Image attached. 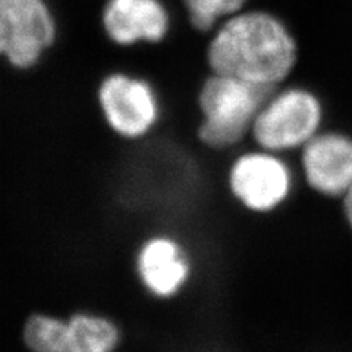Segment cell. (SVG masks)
Here are the masks:
<instances>
[{
  "label": "cell",
  "mask_w": 352,
  "mask_h": 352,
  "mask_svg": "<svg viewBox=\"0 0 352 352\" xmlns=\"http://www.w3.org/2000/svg\"><path fill=\"white\" fill-rule=\"evenodd\" d=\"M296 44L283 22L263 10L222 21L207 47L212 72L274 88L291 74Z\"/></svg>",
  "instance_id": "1"
},
{
  "label": "cell",
  "mask_w": 352,
  "mask_h": 352,
  "mask_svg": "<svg viewBox=\"0 0 352 352\" xmlns=\"http://www.w3.org/2000/svg\"><path fill=\"white\" fill-rule=\"evenodd\" d=\"M272 91L273 88L269 87L212 72L198 93V107L203 116L198 125L201 144L216 151L238 146L251 132L256 116Z\"/></svg>",
  "instance_id": "2"
},
{
  "label": "cell",
  "mask_w": 352,
  "mask_h": 352,
  "mask_svg": "<svg viewBox=\"0 0 352 352\" xmlns=\"http://www.w3.org/2000/svg\"><path fill=\"white\" fill-rule=\"evenodd\" d=\"M323 119L322 103L305 88H286L263 104L251 128L256 144L272 153L302 148L318 134Z\"/></svg>",
  "instance_id": "3"
},
{
  "label": "cell",
  "mask_w": 352,
  "mask_h": 352,
  "mask_svg": "<svg viewBox=\"0 0 352 352\" xmlns=\"http://www.w3.org/2000/svg\"><path fill=\"white\" fill-rule=\"evenodd\" d=\"M120 330L110 318L78 311L63 318L37 313L24 327V344L31 352H113Z\"/></svg>",
  "instance_id": "4"
},
{
  "label": "cell",
  "mask_w": 352,
  "mask_h": 352,
  "mask_svg": "<svg viewBox=\"0 0 352 352\" xmlns=\"http://www.w3.org/2000/svg\"><path fill=\"white\" fill-rule=\"evenodd\" d=\"M58 36L46 0H0V56L16 69H31Z\"/></svg>",
  "instance_id": "5"
},
{
  "label": "cell",
  "mask_w": 352,
  "mask_h": 352,
  "mask_svg": "<svg viewBox=\"0 0 352 352\" xmlns=\"http://www.w3.org/2000/svg\"><path fill=\"white\" fill-rule=\"evenodd\" d=\"M97 102L107 128L124 140H141L159 122L157 94L140 76L125 72L106 75L98 85Z\"/></svg>",
  "instance_id": "6"
},
{
  "label": "cell",
  "mask_w": 352,
  "mask_h": 352,
  "mask_svg": "<svg viewBox=\"0 0 352 352\" xmlns=\"http://www.w3.org/2000/svg\"><path fill=\"white\" fill-rule=\"evenodd\" d=\"M229 191L250 212L270 213L292 190L291 170L278 153L248 151L238 156L228 173Z\"/></svg>",
  "instance_id": "7"
},
{
  "label": "cell",
  "mask_w": 352,
  "mask_h": 352,
  "mask_svg": "<svg viewBox=\"0 0 352 352\" xmlns=\"http://www.w3.org/2000/svg\"><path fill=\"white\" fill-rule=\"evenodd\" d=\"M301 166L313 191L342 198L352 186V138L340 132H318L301 148Z\"/></svg>",
  "instance_id": "8"
},
{
  "label": "cell",
  "mask_w": 352,
  "mask_h": 352,
  "mask_svg": "<svg viewBox=\"0 0 352 352\" xmlns=\"http://www.w3.org/2000/svg\"><path fill=\"white\" fill-rule=\"evenodd\" d=\"M102 24L118 46L160 43L168 36L170 16L162 0H106Z\"/></svg>",
  "instance_id": "9"
},
{
  "label": "cell",
  "mask_w": 352,
  "mask_h": 352,
  "mask_svg": "<svg viewBox=\"0 0 352 352\" xmlns=\"http://www.w3.org/2000/svg\"><path fill=\"white\" fill-rule=\"evenodd\" d=\"M142 286L157 298H172L190 279L191 266L182 245L168 235L148 238L137 256Z\"/></svg>",
  "instance_id": "10"
},
{
  "label": "cell",
  "mask_w": 352,
  "mask_h": 352,
  "mask_svg": "<svg viewBox=\"0 0 352 352\" xmlns=\"http://www.w3.org/2000/svg\"><path fill=\"white\" fill-rule=\"evenodd\" d=\"M247 0H184L191 25L197 31H210L220 21L241 12Z\"/></svg>",
  "instance_id": "11"
},
{
  "label": "cell",
  "mask_w": 352,
  "mask_h": 352,
  "mask_svg": "<svg viewBox=\"0 0 352 352\" xmlns=\"http://www.w3.org/2000/svg\"><path fill=\"white\" fill-rule=\"evenodd\" d=\"M342 207H344V216H345L346 223L352 230V186L342 197Z\"/></svg>",
  "instance_id": "12"
}]
</instances>
